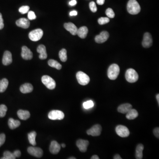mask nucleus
Masks as SVG:
<instances>
[{"mask_svg": "<svg viewBox=\"0 0 159 159\" xmlns=\"http://www.w3.org/2000/svg\"><path fill=\"white\" fill-rule=\"evenodd\" d=\"M110 21V20L107 18H99L98 20L99 24L100 25H105L107 24Z\"/></svg>", "mask_w": 159, "mask_h": 159, "instance_id": "nucleus-36", "label": "nucleus"}, {"mask_svg": "<svg viewBox=\"0 0 159 159\" xmlns=\"http://www.w3.org/2000/svg\"><path fill=\"white\" fill-rule=\"evenodd\" d=\"M27 17H28V18L29 20H33L36 19V16L35 13L32 11L28 12Z\"/></svg>", "mask_w": 159, "mask_h": 159, "instance_id": "nucleus-38", "label": "nucleus"}, {"mask_svg": "<svg viewBox=\"0 0 159 159\" xmlns=\"http://www.w3.org/2000/svg\"><path fill=\"white\" fill-rule=\"evenodd\" d=\"M0 82H1V80H0Z\"/></svg>", "mask_w": 159, "mask_h": 159, "instance_id": "nucleus-51", "label": "nucleus"}, {"mask_svg": "<svg viewBox=\"0 0 159 159\" xmlns=\"http://www.w3.org/2000/svg\"><path fill=\"white\" fill-rule=\"evenodd\" d=\"M69 159H76V158H75V157H70V158H69Z\"/></svg>", "mask_w": 159, "mask_h": 159, "instance_id": "nucleus-50", "label": "nucleus"}, {"mask_svg": "<svg viewBox=\"0 0 159 159\" xmlns=\"http://www.w3.org/2000/svg\"><path fill=\"white\" fill-rule=\"evenodd\" d=\"M102 131V127L100 125L97 124L93 125L92 127L87 131L88 135L92 136H99L101 134Z\"/></svg>", "mask_w": 159, "mask_h": 159, "instance_id": "nucleus-9", "label": "nucleus"}, {"mask_svg": "<svg viewBox=\"0 0 159 159\" xmlns=\"http://www.w3.org/2000/svg\"><path fill=\"white\" fill-rule=\"evenodd\" d=\"M156 99H157V102H158V104H159V94H157L156 95Z\"/></svg>", "mask_w": 159, "mask_h": 159, "instance_id": "nucleus-48", "label": "nucleus"}, {"mask_svg": "<svg viewBox=\"0 0 159 159\" xmlns=\"http://www.w3.org/2000/svg\"><path fill=\"white\" fill-rule=\"evenodd\" d=\"M16 25L19 27H22L24 29H27L30 26V23L28 19L22 18L16 21Z\"/></svg>", "mask_w": 159, "mask_h": 159, "instance_id": "nucleus-18", "label": "nucleus"}, {"mask_svg": "<svg viewBox=\"0 0 159 159\" xmlns=\"http://www.w3.org/2000/svg\"><path fill=\"white\" fill-rule=\"evenodd\" d=\"M120 72L119 66L116 64H113L109 67L107 71L108 78L111 80H115L117 79Z\"/></svg>", "mask_w": 159, "mask_h": 159, "instance_id": "nucleus-2", "label": "nucleus"}, {"mask_svg": "<svg viewBox=\"0 0 159 159\" xmlns=\"http://www.w3.org/2000/svg\"><path fill=\"white\" fill-rule=\"evenodd\" d=\"M18 115L20 119L21 120H27L30 117V112L27 111L20 110L18 111Z\"/></svg>", "mask_w": 159, "mask_h": 159, "instance_id": "nucleus-23", "label": "nucleus"}, {"mask_svg": "<svg viewBox=\"0 0 159 159\" xmlns=\"http://www.w3.org/2000/svg\"><path fill=\"white\" fill-rule=\"evenodd\" d=\"M37 51L39 54V58L42 60L46 59L47 57L46 48L43 45H40L38 47Z\"/></svg>", "mask_w": 159, "mask_h": 159, "instance_id": "nucleus-19", "label": "nucleus"}, {"mask_svg": "<svg viewBox=\"0 0 159 159\" xmlns=\"http://www.w3.org/2000/svg\"><path fill=\"white\" fill-rule=\"evenodd\" d=\"M89 143V141L87 140L79 139L76 141V145L81 152L85 153L87 150Z\"/></svg>", "mask_w": 159, "mask_h": 159, "instance_id": "nucleus-13", "label": "nucleus"}, {"mask_svg": "<svg viewBox=\"0 0 159 159\" xmlns=\"http://www.w3.org/2000/svg\"><path fill=\"white\" fill-rule=\"evenodd\" d=\"M109 34L106 31L101 32L100 34L96 36L95 37V41L98 43H104L109 38Z\"/></svg>", "mask_w": 159, "mask_h": 159, "instance_id": "nucleus-12", "label": "nucleus"}, {"mask_svg": "<svg viewBox=\"0 0 159 159\" xmlns=\"http://www.w3.org/2000/svg\"><path fill=\"white\" fill-rule=\"evenodd\" d=\"M77 12L76 11H71L69 13L70 16H75V15H77Z\"/></svg>", "mask_w": 159, "mask_h": 159, "instance_id": "nucleus-44", "label": "nucleus"}, {"mask_svg": "<svg viewBox=\"0 0 159 159\" xmlns=\"http://www.w3.org/2000/svg\"><path fill=\"white\" fill-rule=\"evenodd\" d=\"M7 110V107L5 105L1 104L0 105V117L3 118L6 116Z\"/></svg>", "mask_w": 159, "mask_h": 159, "instance_id": "nucleus-32", "label": "nucleus"}, {"mask_svg": "<svg viewBox=\"0 0 159 159\" xmlns=\"http://www.w3.org/2000/svg\"><path fill=\"white\" fill-rule=\"evenodd\" d=\"M49 118L51 120H61L63 119L65 117V115L62 111L59 110H53L49 113Z\"/></svg>", "mask_w": 159, "mask_h": 159, "instance_id": "nucleus-7", "label": "nucleus"}, {"mask_svg": "<svg viewBox=\"0 0 159 159\" xmlns=\"http://www.w3.org/2000/svg\"><path fill=\"white\" fill-rule=\"evenodd\" d=\"M76 4V0H72L69 2V5L71 6H74Z\"/></svg>", "mask_w": 159, "mask_h": 159, "instance_id": "nucleus-43", "label": "nucleus"}, {"mask_svg": "<svg viewBox=\"0 0 159 159\" xmlns=\"http://www.w3.org/2000/svg\"><path fill=\"white\" fill-rule=\"evenodd\" d=\"M144 146L141 144L137 145L136 149L135 157L137 159H141L143 158V151L144 150Z\"/></svg>", "mask_w": 159, "mask_h": 159, "instance_id": "nucleus-24", "label": "nucleus"}, {"mask_svg": "<svg viewBox=\"0 0 159 159\" xmlns=\"http://www.w3.org/2000/svg\"><path fill=\"white\" fill-rule=\"evenodd\" d=\"M42 83L47 88L53 90L56 87V82L53 78L47 75H44L42 77Z\"/></svg>", "mask_w": 159, "mask_h": 159, "instance_id": "nucleus-4", "label": "nucleus"}, {"mask_svg": "<svg viewBox=\"0 0 159 159\" xmlns=\"http://www.w3.org/2000/svg\"><path fill=\"white\" fill-rule=\"evenodd\" d=\"M116 132L120 137H126L130 134L129 130L126 126L123 125H118L116 127Z\"/></svg>", "mask_w": 159, "mask_h": 159, "instance_id": "nucleus-8", "label": "nucleus"}, {"mask_svg": "<svg viewBox=\"0 0 159 159\" xmlns=\"http://www.w3.org/2000/svg\"><path fill=\"white\" fill-rule=\"evenodd\" d=\"M64 27L67 31L70 32L72 35L74 36L77 35V31L78 29L75 25L73 23L69 22V23H65L64 24Z\"/></svg>", "mask_w": 159, "mask_h": 159, "instance_id": "nucleus-16", "label": "nucleus"}, {"mask_svg": "<svg viewBox=\"0 0 159 159\" xmlns=\"http://www.w3.org/2000/svg\"><path fill=\"white\" fill-rule=\"evenodd\" d=\"M153 134L157 138H159V127H157L154 129L153 130Z\"/></svg>", "mask_w": 159, "mask_h": 159, "instance_id": "nucleus-41", "label": "nucleus"}, {"mask_svg": "<svg viewBox=\"0 0 159 159\" xmlns=\"http://www.w3.org/2000/svg\"><path fill=\"white\" fill-rule=\"evenodd\" d=\"M83 107L86 109H89L93 107L94 104L92 100H88L84 102L83 104Z\"/></svg>", "mask_w": 159, "mask_h": 159, "instance_id": "nucleus-33", "label": "nucleus"}, {"mask_svg": "<svg viewBox=\"0 0 159 159\" xmlns=\"http://www.w3.org/2000/svg\"><path fill=\"white\" fill-rule=\"evenodd\" d=\"M49 66L51 67L55 68L58 70H60L62 69V65L56 60H53V59H50L48 62Z\"/></svg>", "mask_w": 159, "mask_h": 159, "instance_id": "nucleus-29", "label": "nucleus"}, {"mask_svg": "<svg viewBox=\"0 0 159 159\" xmlns=\"http://www.w3.org/2000/svg\"><path fill=\"white\" fill-rule=\"evenodd\" d=\"M21 57L25 60H31L33 57V53L26 46H23L22 47Z\"/></svg>", "mask_w": 159, "mask_h": 159, "instance_id": "nucleus-14", "label": "nucleus"}, {"mask_svg": "<svg viewBox=\"0 0 159 159\" xmlns=\"http://www.w3.org/2000/svg\"><path fill=\"white\" fill-rule=\"evenodd\" d=\"M106 14L108 18H113L115 16L114 11L111 8H108L106 9Z\"/></svg>", "mask_w": 159, "mask_h": 159, "instance_id": "nucleus-34", "label": "nucleus"}, {"mask_svg": "<svg viewBox=\"0 0 159 159\" xmlns=\"http://www.w3.org/2000/svg\"><path fill=\"white\" fill-rule=\"evenodd\" d=\"M8 81L7 79L4 78L0 82V92H4L7 88Z\"/></svg>", "mask_w": 159, "mask_h": 159, "instance_id": "nucleus-28", "label": "nucleus"}, {"mask_svg": "<svg viewBox=\"0 0 159 159\" xmlns=\"http://www.w3.org/2000/svg\"><path fill=\"white\" fill-rule=\"evenodd\" d=\"M61 149V146L56 141H53L51 142L50 146V151L53 154H57L59 153Z\"/></svg>", "mask_w": 159, "mask_h": 159, "instance_id": "nucleus-17", "label": "nucleus"}, {"mask_svg": "<svg viewBox=\"0 0 159 159\" xmlns=\"http://www.w3.org/2000/svg\"><path fill=\"white\" fill-rule=\"evenodd\" d=\"M105 2V0H97V3L99 5H104Z\"/></svg>", "mask_w": 159, "mask_h": 159, "instance_id": "nucleus-45", "label": "nucleus"}, {"mask_svg": "<svg viewBox=\"0 0 159 159\" xmlns=\"http://www.w3.org/2000/svg\"><path fill=\"white\" fill-rule=\"evenodd\" d=\"M4 27V20L2 18V14L0 13V30L3 29Z\"/></svg>", "mask_w": 159, "mask_h": 159, "instance_id": "nucleus-40", "label": "nucleus"}, {"mask_svg": "<svg viewBox=\"0 0 159 159\" xmlns=\"http://www.w3.org/2000/svg\"><path fill=\"white\" fill-rule=\"evenodd\" d=\"M13 153L14 155H15V157H20L21 155V152L20 150H15L13 152Z\"/></svg>", "mask_w": 159, "mask_h": 159, "instance_id": "nucleus-42", "label": "nucleus"}, {"mask_svg": "<svg viewBox=\"0 0 159 159\" xmlns=\"http://www.w3.org/2000/svg\"><path fill=\"white\" fill-rule=\"evenodd\" d=\"M13 62L12 54L9 51H6L3 55L2 63L5 66H8Z\"/></svg>", "mask_w": 159, "mask_h": 159, "instance_id": "nucleus-15", "label": "nucleus"}, {"mask_svg": "<svg viewBox=\"0 0 159 159\" xmlns=\"http://www.w3.org/2000/svg\"><path fill=\"white\" fill-rule=\"evenodd\" d=\"M6 135L4 134H0V147L4 144L6 141Z\"/></svg>", "mask_w": 159, "mask_h": 159, "instance_id": "nucleus-39", "label": "nucleus"}, {"mask_svg": "<svg viewBox=\"0 0 159 159\" xmlns=\"http://www.w3.org/2000/svg\"><path fill=\"white\" fill-rule=\"evenodd\" d=\"M27 152L31 155L37 158H40L43 156V151L40 148L29 147L27 148Z\"/></svg>", "mask_w": 159, "mask_h": 159, "instance_id": "nucleus-10", "label": "nucleus"}, {"mask_svg": "<svg viewBox=\"0 0 159 159\" xmlns=\"http://www.w3.org/2000/svg\"><path fill=\"white\" fill-rule=\"evenodd\" d=\"M89 8H90V10L93 13H95L97 10V6L94 1H92L89 3Z\"/></svg>", "mask_w": 159, "mask_h": 159, "instance_id": "nucleus-37", "label": "nucleus"}, {"mask_svg": "<svg viewBox=\"0 0 159 159\" xmlns=\"http://www.w3.org/2000/svg\"><path fill=\"white\" fill-rule=\"evenodd\" d=\"M61 146H62V148H65L66 146V145L65 144H62Z\"/></svg>", "mask_w": 159, "mask_h": 159, "instance_id": "nucleus-49", "label": "nucleus"}, {"mask_svg": "<svg viewBox=\"0 0 159 159\" xmlns=\"http://www.w3.org/2000/svg\"><path fill=\"white\" fill-rule=\"evenodd\" d=\"M142 44L143 47L146 48L152 46L153 44V39L150 33L146 32L144 34Z\"/></svg>", "mask_w": 159, "mask_h": 159, "instance_id": "nucleus-11", "label": "nucleus"}, {"mask_svg": "<svg viewBox=\"0 0 159 159\" xmlns=\"http://www.w3.org/2000/svg\"><path fill=\"white\" fill-rule=\"evenodd\" d=\"M132 109V106L130 104H124L121 105L118 108V112L123 114H126Z\"/></svg>", "mask_w": 159, "mask_h": 159, "instance_id": "nucleus-20", "label": "nucleus"}, {"mask_svg": "<svg viewBox=\"0 0 159 159\" xmlns=\"http://www.w3.org/2000/svg\"><path fill=\"white\" fill-rule=\"evenodd\" d=\"M126 118L129 120H133L137 117L138 116V113L137 111L135 109L132 108L130 111L126 113Z\"/></svg>", "mask_w": 159, "mask_h": 159, "instance_id": "nucleus-25", "label": "nucleus"}, {"mask_svg": "<svg viewBox=\"0 0 159 159\" xmlns=\"http://www.w3.org/2000/svg\"><path fill=\"white\" fill-rule=\"evenodd\" d=\"M91 159H99V158L97 155H93L91 158Z\"/></svg>", "mask_w": 159, "mask_h": 159, "instance_id": "nucleus-47", "label": "nucleus"}, {"mask_svg": "<svg viewBox=\"0 0 159 159\" xmlns=\"http://www.w3.org/2000/svg\"><path fill=\"white\" fill-rule=\"evenodd\" d=\"M20 89L22 93H28L32 92L33 87L30 83H25L20 86Z\"/></svg>", "mask_w": 159, "mask_h": 159, "instance_id": "nucleus-21", "label": "nucleus"}, {"mask_svg": "<svg viewBox=\"0 0 159 159\" xmlns=\"http://www.w3.org/2000/svg\"><path fill=\"white\" fill-rule=\"evenodd\" d=\"M36 133L35 131H32L28 134V138L29 142L33 146H35L36 145Z\"/></svg>", "mask_w": 159, "mask_h": 159, "instance_id": "nucleus-27", "label": "nucleus"}, {"mask_svg": "<svg viewBox=\"0 0 159 159\" xmlns=\"http://www.w3.org/2000/svg\"><path fill=\"white\" fill-rule=\"evenodd\" d=\"M127 11L132 15H136L141 11V7L136 0H130L127 3Z\"/></svg>", "mask_w": 159, "mask_h": 159, "instance_id": "nucleus-1", "label": "nucleus"}, {"mask_svg": "<svg viewBox=\"0 0 159 159\" xmlns=\"http://www.w3.org/2000/svg\"><path fill=\"white\" fill-rule=\"evenodd\" d=\"M59 56L60 60L62 62H66L67 60V51L65 49H62L59 53Z\"/></svg>", "mask_w": 159, "mask_h": 159, "instance_id": "nucleus-30", "label": "nucleus"}, {"mask_svg": "<svg viewBox=\"0 0 159 159\" xmlns=\"http://www.w3.org/2000/svg\"><path fill=\"white\" fill-rule=\"evenodd\" d=\"M88 32V29L86 27H81L77 30V35L81 38L85 39L86 37Z\"/></svg>", "mask_w": 159, "mask_h": 159, "instance_id": "nucleus-22", "label": "nucleus"}, {"mask_svg": "<svg viewBox=\"0 0 159 159\" xmlns=\"http://www.w3.org/2000/svg\"><path fill=\"white\" fill-rule=\"evenodd\" d=\"M76 77L79 84L82 85H88L90 81V78L88 76L81 71L77 72Z\"/></svg>", "mask_w": 159, "mask_h": 159, "instance_id": "nucleus-5", "label": "nucleus"}, {"mask_svg": "<svg viewBox=\"0 0 159 159\" xmlns=\"http://www.w3.org/2000/svg\"><path fill=\"white\" fill-rule=\"evenodd\" d=\"M125 77L128 82L131 83H134L138 80V74L134 69H129L126 70Z\"/></svg>", "mask_w": 159, "mask_h": 159, "instance_id": "nucleus-3", "label": "nucleus"}, {"mask_svg": "<svg viewBox=\"0 0 159 159\" xmlns=\"http://www.w3.org/2000/svg\"><path fill=\"white\" fill-rule=\"evenodd\" d=\"M8 125L11 129L14 130L20 125V122L18 120H14L13 118H10L8 120Z\"/></svg>", "mask_w": 159, "mask_h": 159, "instance_id": "nucleus-26", "label": "nucleus"}, {"mask_svg": "<svg viewBox=\"0 0 159 159\" xmlns=\"http://www.w3.org/2000/svg\"><path fill=\"white\" fill-rule=\"evenodd\" d=\"M29 9H30V7L28 6H23L19 8V11L21 14H24L28 13L29 12Z\"/></svg>", "mask_w": 159, "mask_h": 159, "instance_id": "nucleus-35", "label": "nucleus"}, {"mask_svg": "<svg viewBox=\"0 0 159 159\" xmlns=\"http://www.w3.org/2000/svg\"><path fill=\"white\" fill-rule=\"evenodd\" d=\"M16 157L14 155L13 153L9 151H6L3 154V157L1 159H15Z\"/></svg>", "mask_w": 159, "mask_h": 159, "instance_id": "nucleus-31", "label": "nucleus"}, {"mask_svg": "<svg viewBox=\"0 0 159 159\" xmlns=\"http://www.w3.org/2000/svg\"><path fill=\"white\" fill-rule=\"evenodd\" d=\"M43 35V32L41 29H37L32 31L29 34V38L32 41L36 42L40 40Z\"/></svg>", "mask_w": 159, "mask_h": 159, "instance_id": "nucleus-6", "label": "nucleus"}, {"mask_svg": "<svg viewBox=\"0 0 159 159\" xmlns=\"http://www.w3.org/2000/svg\"><path fill=\"white\" fill-rule=\"evenodd\" d=\"M114 159H122V158H121V156L119 155L116 154V155H115L114 157Z\"/></svg>", "mask_w": 159, "mask_h": 159, "instance_id": "nucleus-46", "label": "nucleus"}]
</instances>
